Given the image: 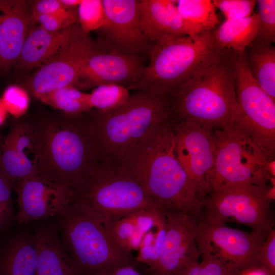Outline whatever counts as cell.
<instances>
[{"instance_id": "10", "label": "cell", "mask_w": 275, "mask_h": 275, "mask_svg": "<svg viewBox=\"0 0 275 275\" xmlns=\"http://www.w3.org/2000/svg\"><path fill=\"white\" fill-rule=\"evenodd\" d=\"M265 238L255 231L247 232L198 217L196 240L201 258L217 260L241 274L257 268L258 253Z\"/></svg>"}, {"instance_id": "36", "label": "cell", "mask_w": 275, "mask_h": 275, "mask_svg": "<svg viewBox=\"0 0 275 275\" xmlns=\"http://www.w3.org/2000/svg\"><path fill=\"white\" fill-rule=\"evenodd\" d=\"M31 19L47 31L57 32L73 25L78 17L77 11L73 9L65 15L40 14L32 17Z\"/></svg>"}, {"instance_id": "19", "label": "cell", "mask_w": 275, "mask_h": 275, "mask_svg": "<svg viewBox=\"0 0 275 275\" xmlns=\"http://www.w3.org/2000/svg\"><path fill=\"white\" fill-rule=\"evenodd\" d=\"M26 1L0 0V67L18 61L28 34L31 12Z\"/></svg>"}, {"instance_id": "25", "label": "cell", "mask_w": 275, "mask_h": 275, "mask_svg": "<svg viewBox=\"0 0 275 275\" xmlns=\"http://www.w3.org/2000/svg\"><path fill=\"white\" fill-rule=\"evenodd\" d=\"M176 4L185 34L193 39L214 30L219 22L212 1L179 0Z\"/></svg>"}, {"instance_id": "15", "label": "cell", "mask_w": 275, "mask_h": 275, "mask_svg": "<svg viewBox=\"0 0 275 275\" xmlns=\"http://www.w3.org/2000/svg\"><path fill=\"white\" fill-rule=\"evenodd\" d=\"M166 233L159 260L151 275H177L189 263L199 261L196 240L198 215L167 209Z\"/></svg>"}, {"instance_id": "35", "label": "cell", "mask_w": 275, "mask_h": 275, "mask_svg": "<svg viewBox=\"0 0 275 275\" xmlns=\"http://www.w3.org/2000/svg\"><path fill=\"white\" fill-rule=\"evenodd\" d=\"M13 187L0 171V229L10 225L15 219L11 196Z\"/></svg>"}, {"instance_id": "2", "label": "cell", "mask_w": 275, "mask_h": 275, "mask_svg": "<svg viewBox=\"0 0 275 275\" xmlns=\"http://www.w3.org/2000/svg\"><path fill=\"white\" fill-rule=\"evenodd\" d=\"M171 95L135 91L119 108L85 113L100 149L102 164L125 167L141 145L171 120Z\"/></svg>"}, {"instance_id": "4", "label": "cell", "mask_w": 275, "mask_h": 275, "mask_svg": "<svg viewBox=\"0 0 275 275\" xmlns=\"http://www.w3.org/2000/svg\"><path fill=\"white\" fill-rule=\"evenodd\" d=\"M237 117L235 73L227 51L197 71L172 95L174 122L189 121L215 128Z\"/></svg>"}, {"instance_id": "8", "label": "cell", "mask_w": 275, "mask_h": 275, "mask_svg": "<svg viewBox=\"0 0 275 275\" xmlns=\"http://www.w3.org/2000/svg\"><path fill=\"white\" fill-rule=\"evenodd\" d=\"M73 199L103 223L161 206L125 167L102 164L76 190Z\"/></svg>"}, {"instance_id": "26", "label": "cell", "mask_w": 275, "mask_h": 275, "mask_svg": "<svg viewBox=\"0 0 275 275\" xmlns=\"http://www.w3.org/2000/svg\"><path fill=\"white\" fill-rule=\"evenodd\" d=\"M246 65L260 87L275 100V47L252 43L244 51Z\"/></svg>"}, {"instance_id": "18", "label": "cell", "mask_w": 275, "mask_h": 275, "mask_svg": "<svg viewBox=\"0 0 275 275\" xmlns=\"http://www.w3.org/2000/svg\"><path fill=\"white\" fill-rule=\"evenodd\" d=\"M0 142V165L22 178L37 175V151L31 121L16 119Z\"/></svg>"}, {"instance_id": "40", "label": "cell", "mask_w": 275, "mask_h": 275, "mask_svg": "<svg viewBox=\"0 0 275 275\" xmlns=\"http://www.w3.org/2000/svg\"><path fill=\"white\" fill-rule=\"evenodd\" d=\"M82 0H60L61 3L66 8L74 9L77 7Z\"/></svg>"}, {"instance_id": "39", "label": "cell", "mask_w": 275, "mask_h": 275, "mask_svg": "<svg viewBox=\"0 0 275 275\" xmlns=\"http://www.w3.org/2000/svg\"><path fill=\"white\" fill-rule=\"evenodd\" d=\"M99 275H141L132 265L120 266L114 269Z\"/></svg>"}, {"instance_id": "37", "label": "cell", "mask_w": 275, "mask_h": 275, "mask_svg": "<svg viewBox=\"0 0 275 275\" xmlns=\"http://www.w3.org/2000/svg\"><path fill=\"white\" fill-rule=\"evenodd\" d=\"M257 268L268 275H275V230L273 229L266 237L258 253Z\"/></svg>"}, {"instance_id": "9", "label": "cell", "mask_w": 275, "mask_h": 275, "mask_svg": "<svg viewBox=\"0 0 275 275\" xmlns=\"http://www.w3.org/2000/svg\"><path fill=\"white\" fill-rule=\"evenodd\" d=\"M270 187L237 184L213 189L202 201L198 217L210 223L243 225L266 237L274 229Z\"/></svg>"}, {"instance_id": "22", "label": "cell", "mask_w": 275, "mask_h": 275, "mask_svg": "<svg viewBox=\"0 0 275 275\" xmlns=\"http://www.w3.org/2000/svg\"><path fill=\"white\" fill-rule=\"evenodd\" d=\"M34 236L38 252L36 275H77L72 261L54 230L50 228H40Z\"/></svg>"}, {"instance_id": "38", "label": "cell", "mask_w": 275, "mask_h": 275, "mask_svg": "<svg viewBox=\"0 0 275 275\" xmlns=\"http://www.w3.org/2000/svg\"><path fill=\"white\" fill-rule=\"evenodd\" d=\"M73 9L65 7L60 0H40L34 3L31 17L40 14L65 15Z\"/></svg>"}, {"instance_id": "14", "label": "cell", "mask_w": 275, "mask_h": 275, "mask_svg": "<svg viewBox=\"0 0 275 275\" xmlns=\"http://www.w3.org/2000/svg\"><path fill=\"white\" fill-rule=\"evenodd\" d=\"M106 20L100 42L108 51L142 57L149 55L152 43L142 26L139 0H102Z\"/></svg>"}, {"instance_id": "29", "label": "cell", "mask_w": 275, "mask_h": 275, "mask_svg": "<svg viewBox=\"0 0 275 275\" xmlns=\"http://www.w3.org/2000/svg\"><path fill=\"white\" fill-rule=\"evenodd\" d=\"M167 228V215L147 233L143 240L135 258L136 262L147 265L149 270L157 264L164 240Z\"/></svg>"}, {"instance_id": "24", "label": "cell", "mask_w": 275, "mask_h": 275, "mask_svg": "<svg viewBox=\"0 0 275 275\" xmlns=\"http://www.w3.org/2000/svg\"><path fill=\"white\" fill-rule=\"evenodd\" d=\"M259 22L258 13L242 19L226 20L212 31L214 40L223 51L243 54L256 37Z\"/></svg>"}, {"instance_id": "34", "label": "cell", "mask_w": 275, "mask_h": 275, "mask_svg": "<svg viewBox=\"0 0 275 275\" xmlns=\"http://www.w3.org/2000/svg\"><path fill=\"white\" fill-rule=\"evenodd\" d=\"M214 7L222 12L226 20L239 19L252 15L255 0H213Z\"/></svg>"}, {"instance_id": "27", "label": "cell", "mask_w": 275, "mask_h": 275, "mask_svg": "<svg viewBox=\"0 0 275 275\" xmlns=\"http://www.w3.org/2000/svg\"><path fill=\"white\" fill-rule=\"evenodd\" d=\"M35 97L42 103L66 115H79L92 109L89 93L83 92L72 85L62 87Z\"/></svg>"}, {"instance_id": "31", "label": "cell", "mask_w": 275, "mask_h": 275, "mask_svg": "<svg viewBox=\"0 0 275 275\" xmlns=\"http://www.w3.org/2000/svg\"><path fill=\"white\" fill-rule=\"evenodd\" d=\"M77 13L79 26L86 33L98 31L105 24L106 16L102 0H82Z\"/></svg>"}, {"instance_id": "13", "label": "cell", "mask_w": 275, "mask_h": 275, "mask_svg": "<svg viewBox=\"0 0 275 275\" xmlns=\"http://www.w3.org/2000/svg\"><path fill=\"white\" fill-rule=\"evenodd\" d=\"M172 121L178 157L202 202L209 193L208 180L216 146L214 129L192 121Z\"/></svg>"}, {"instance_id": "28", "label": "cell", "mask_w": 275, "mask_h": 275, "mask_svg": "<svg viewBox=\"0 0 275 275\" xmlns=\"http://www.w3.org/2000/svg\"><path fill=\"white\" fill-rule=\"evenodd\" d=\"M130 95L129 89L125 87L116 85H100L89 93V103L92 109L108 112L124 104Z\"/></svg>"}, {"instance_id": "5", "label": "cell", "mask_w": 275, "mask_h": 275, "mask_svg": "<svg viewBox=\"0 0 275 275\" xmlns=\"http://www.w3.org/2000/svg\"><path fill=\"white\" fill-rule=\"evenodd\" d=\"M59 216L62 245L77 275H99L136 262L118 244L105 224L73 198Z\"/></svg>"}, {"instance_id": "21", "label": "cell", "mask_w": 275, "mask_h": 275, "mask_svg": "<svg viewBox=\"0 0 275 275\" xmlns=\"http://www.w3.org/2000/svg\"><path fill=\"white\" fill-rule=\"evenodd\" d=\"M74 25L57 32H49L40 26L29 31L21 50L19 63L26 68L40 67L66 42Z\"/></svg>"}, {"instance_id": "23", "label": "cell", "mask_w": 275, "mask_h": 275, "mask_svg": "<svg viewBox=\"0 0 275 275\" xmlns=\"http://www.w3.org/2000/svg\"><path fill=\"white\" fill-rule=\"evenodd\" d=\"M38 252L34 236L16 235L0 251V275H36Z\"/></svg>"}, {"instance_id": "1", "label": "cell", "mask_w": 275, "mask_h": 275, "mask_svg": "<svg viewBox=\"0 0 275 275\" xmlns=\"http://www.w3.org/2000/svg\"><path fill=\"white\" fill-rule=\"evenodd\" d=\"M31 121L38 175L73 193L102 164L98 143L85 113L49 115Z\"/></svg>"}, {"instance_id": "17", "label": "cell", "mask_w": 275, "mask_h": 275, "mask_svg": "<svg viewBox=\"0 0 275 275\" xmlns=\"http://www.w3.org/2000/svg\"><path fill=\"white\" fill-rule=\"evenodd\" d=\"M145 67L142 57L97 50L85 62L76 88L116 85L129 90L139 80Z\"/></svg>"}, {"instance_id": "41", "label": "cell", "mask_w": 275, "mask_h": 275, "mask_svg": "<svg viewBox=\"0 0 275 275\" xmlns=\"http://www.w3.org/2000/svg\"><path fill=\"white\" fill-rule=\"evenodd\" d=\"M8 114L0 98V127L2 126L6 121Z\"/></svg>"}, {"instance_id": "20", "label": "cell", "mask_w": 275, "mask_h": 275, "mask_svg": "<svg viewBox=\"0 0 275 275\" xmlns=\"http://www.w3.org/2000/svg\"><path fill=\"white\" fill-rule=\"evenodd\" d=\"M172 0H140L144 33L151 43L186 36L176 4Z\"/></svg>"}, {"instance_id": "16", "label": "cell", "mask_w": 275, "mask_h": 275, "mask_svg": "<svg viewBox=\"0 0 275 275\" xmlns=\"http://www.w3.org/2000/svg\"><path fill=\"white\" fill-rule=\"evenodd\" d=\"M20 224L33 220L60 215L73 198L69 188L38 175L16 183Z\"/></svg>"}, {"instance_id": "3", "label": "cell", "mask_w": 275, "mask_h": 275, "mask_svg": "<svg viewBox=\"0 0 275 275\" xmlns=\"http://www.w3.org/2000/svg\"><path fill=\"white\" fill-rule=\"evenodd\" d=\"M125 168L161 206L199 212L201 201L178 157L171 120L141 145Z\"/></svg>"}, {"instance_id": "33", "label": "cell", "mask_w": 275, "mask_h": 275, "mask_svg": "<svg viewBox=\"0 0 275 275\" xmlns=\"http://www.w3.org/2000/svg\"><path fill=\"white\" fill-rule=\"evenodd\" d=\"M222 262L211 258H201L186 264L177 275H240Z\"/></svg>"}, {"instance_id": "7", "label": "cell", "mask_w": 275, "mask_h": 275, "mask_svg": "<svg viewBox=\"0 0 275 275\" xmlns=\"http://www.w3.org/2000/svg\"><path fill=\"white\" fill-rule=\"evenodd\" d=\"M213 30L194 39L185 36L152 43L150 62L131 89L159 90L172 95L197 71L217 60L224 52L214 40Z\"/></svg>"}, {"instance_id": "32", "label": "cell", "mask_w": 275, "mask_h": 275, "mask_svg": "<svg viewBox=\"0 0 275 275\" xmlns=\"http://www.w3.org/2000/svg\"><path fill=\"white\" fill-rule=\"evenodd\" d=\"M1 99L8 114L15 119L21 118L26 113L30 104L28 91L16 85L7 87Z\"/></svg>"}, {"instance_id": "6", "label": "cell", "mask_w": 275, "mask_h": 275, "mask_svg": "<svg viewBox=\"0 0 275 275\" xmlns=\"http://www.w3.org/2000/svg\"><path fill=\"white\" fill-rule=\"evenodd\" d=\"M216 139L214 164L208 177L209 192L237 184L268 185L274 178V153L236 120L213 128Z\"/></svg>"}, {"instance_id": "12", "label": "cell", "mask_w": 275, "mask_h": 275, "mask_svg": "<svg viewBox=\"0 0 275 275\" xmlns=\"http://www.w3.org/2000/svg\"><path fill=\"white\" fill-rule=\"evenodd\" d=\"M97 50L88 34L74 24L61 48L31 77L29 90L36 97L67 86L76 87L85 62Z\"/></svg>"}, {"instance_id": "11", "label": "cell", "mask_w": 275, "mask_h": 275, "mask_svg": "<svg viewBox=\"0 0 275 275\" xmlns=\"http://www.w3.org/2000/svg\"><path fill=\"white\" fill-rule=\"evenodd\" d=\"M228 52L235 73L238 106L236 120L250 130L263 146L275 152V100L250 73L244 53Z\"/></svg>"}, {"instance_id": "30", "label": "cell", "mask_w": 275, "mask_h": 275, "mask_svg": "<svg viewBox=\"0 0 275 275\" xmlns=\"http://www.w3.org/2000/svg\"><path fill=\"white\" fill-rule=\"evenodd\" d=\"M259 18L258 29L253 44L272 45L275 42V1H257Z\"/></svg>"}]
</instances>
